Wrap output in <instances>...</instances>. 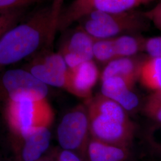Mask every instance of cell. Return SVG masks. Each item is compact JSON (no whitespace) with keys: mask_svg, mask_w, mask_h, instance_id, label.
<instances>
[{"mask_svg":"<svg viewBox=\"0 0 161 161\" xmlns=\"http://www.w3.org/2000/svg\"><path fill=\"white\" fill-rule=\"evenodd\" d=\"M63 0H53L51 6L39 10L25 22L16 24L0 38V72L7 66L31 58L50 49Z\"/></svg>","mask_w":161,"mask_h":161,"instance_id":"1","label":"cell"},{"mask_svg":"<svg viewBox=\"0 0 161 161\" xmlns=\"http://www.w3.org/2000/svg\"><path fill=\"white\" fill-rule=\"evenodd\" d=\"M91 137L108 144L128 148L135 127L120 104L99 94L87 100Z\"/></svg>","mask_w":161,"mask_h":161,"instance_id":"2","label":"cell"},{"mask_svg":"<svg viewBox=\"0 0 161 161\" xmlns=\"http://www.w3.org/2000/svg\"><path fill=\"white\" fill-rule=\"evenodd\" d=\"M4 116L12 139L21 137L41 127H49L54 114L47 98L25 96L4 104Z\"/></svg>","mask_w":161,"mask_h":161,"instance_id":"3","label":"cell"},{"mask_svg":"<svg viewBox=\"0 0 161 161\" xmlns=\"http://www.w3.org/2000/svg\"><path fill=\"white\" fill-rule=\"evenodd\" d=\"M78 22L80 26L96 40L137 34L147 29L150 22L144 12L132 10L116 13L94 12L82 18Z\"/></svg>","mask_w":161,"mask_h":161,"instance_id":"4","label":"cell"},{"mask_svg":"<svg viewBox=\"0 0 161 161\" xmlns=\"http://www.w3.org/2000/svg\"><path fill=\"white\" fill-rule=\"evenodd\" d=\"M57 137L61 149L73 152L82 161H86L91 136L86 106L78 105L64 115L58 125Z\"/></svg>","mask_w":161,"mask_h":161,"instance_id":"5","label":"cell"},{"mask_svg":"<svg viewBox=\"0 0 161 161\" xmlns=\"http://www.w3.org/2000/svg\"><path fill=\"white\" fill-rule=\"evenodd\" d=\"M155 0H73L60 12L58 30L62 31L94 12L123 13Z\"/></svg>","mask_w":161,"mask_h":161,"instance_id":"6","label":"cell"},{"mask_svg":"<svg viewBox=\"0 0 161 161\" xmlns=\"http://www.w3.org/2000/svg\"><path fill=\"white\" fill-rule=\"evenodd\" d=\"M48 94V86L23 68L0 72V103L25 96L46 98Z\"/></svg>","mask_w":161,"mask_h":161,"instance_id":"7","label":"cell"},{"mask_svg":"<svg viewBox=\"0 0 161 161\" xmlns=\"http://www.w3.org/2000/svg\"><path fill=\"white\" fill-rule=\"evenodd\" d=\"M23 68L47 86L66 89L69 69L59 52L44 50L29 59Z\"/></svg>","mask_w":161,"mask_h":161,"instance_id":"8","label":"cell"},{"mask_svg":"<svg viewBox=\"0 0 161 161\" xmlns=\"http://www.w3.org/2000/svg\"><path fill=\"white\" fill-rule=\"evenodd\" d=\"M94 41V39L79 25L64 37L58 52L69 69L93 60Z\"/></svg>","mask_w":161,"mask_h":161,"instance_id":"9","label":"cell"},{"mask_svg":"<svg viewBox=\"0 0 161 161\" xmlns=\"http://www.w3.org/2000/svg\"><path fill=\"white\" fill-rule=\"evenodd\" d=\"M51 138L49 127H41L12 139L14 161H36L42 158L50 147Z\"/></svg>","mask_w":161,"mask_h":161,"instance_id":"10","label":"cell"},{"mask_svg":"<svg viewBox=\"0 0 161 161\" xmlns=\"http://www.w3.org/2000/svg\"><path fill=\"white\" fill-rule=\"evenodd\" d=\"M98 77L99 71L94 60L85 62L74 69H69L66 90L78 97L88 100L92 97V88Z\"/></svg>","mask_w":161,"mask_h":161,"instance_id":"11","label":"cell"},{"mask_svg":"<svg viewBox=\"0 0 161 161\" xmlns=\"http://www.w3.org/2000/svg\"><path fill=\"white\" fill-rule=\"evenodd\" d=\"M132 86L121 77L114 76L102 81L101 92L126 111H132L138 107L140 102L138 96L132 91Z\"/></svg>","mask_w":161,"mask_h":161,"instance_id":"12","label":"cell"},{"mask_svg":"<svg viewBox=\"0 0 161 161\" xmlns=\"http://www.w3.org/2000/svg\"><path fill=\"white\" fill-rule=\"evenodd\" d=\"M144 59L137 56L114 59L106 64L100 76L102 82L111 77L119 76L134 86L138 79L140 66Z\"/></svg>","mask_w":161,"mask_h":161,"instance_id":"13","label":"cell"},{"mask_svg":"<svg viewBox=\"0 0 161 161\" xmlns=\"http://www.w3.org/2000/svg\"><path fill=\"white\" fill-rule=\"evenodd\" d=\"M128 148L104 143L90 137L86 150V161H127Z\"/></svg>","mask_w":161,"mask_h":161,"instance_id":"14","label":"cell"},{"mask_svg":"<svg viewBox=\"0 0 161 161\" xmlns=\"http://www.w3.org/2000/svg\"><path fill=\"white\" fill-rule=\"evenodd\" d=\"M138 80L150 90H161V57L144 58L138 74Z\"/></svg>","mask_w":161,"mask_h":161,"instance_id":"15","label":"cell"},{"mask_svg":"<svg viewBox=\"0 0 161 161\" xmlns=\"http://www.w3.org/2000/svg\"><path fill=\"white\" fill-rule=\"evenodd\" d=\"M117 58L136 56L144 52L146 38L138 34L121 35L113 38Z\"/></svg>","mask_w":161,"mask_h":161,"instance_id":"16","label":"cell"},{"mask_svg":"<svg viewBox=\"0 0 161 161\" xmlns=\"http://www.w3.org/2000/svg\"><path fill=\"white\" fill-rule=\"evenodd\" d=\"M92 54L93 59L105 64L117 58L113 38L94 40Z\"/></svg>","mask_w":161,"mask_h":161,"instance_id":"17","label":"cell"},{"mask_svg":"<svg viewBox=\"0 0 161 161\" xmlns=\"http://www.w3.org/2000/svg\"><path fill=\"white\" fill-rule=\"evenodd\" d=\"M22 10L0 12V38L13 26L17 24Z\"/></svg>","mask_w":161,"mask_h":161,"instance_id":"18","label":"cell"},{"mask_svg":"<svg viewBox=\"0 0 161 161\" xmlns=\"http://www.w3.org/2000/svg\"><path fill=\"white\" fill-rule=\"evenodd\" d=\"M42 0H0V12L21 10L23 8Z\"/></svg>","mask_w":161,"mask_h":161,"instance_id":"19","label":"cell"},{"mask_svg":"<svg viewBox=\"0 0 161 161\" xmlns=\"http://www.w3.org/2000/svg\"><path fill=\"white\" fill-rule=\"evenodd\" d=\"M144 112L150 118L161 123V103L149 97L144 106Z\"/></svg>","mask_w":161,"mask_h":161,"instance_id":"20","label":"cell"},{"mask_svg":"<svg viewBox=\"0 0 161 161\" xmlns=\"http://www.w3.org/2000/svg\"><path fill=\"white\" fill-rule=\"evenodd\" d=\"M144 52L150 57H161V35L146 38Z\"/></svg>","mask_w":161,"mask_h":161,"instance_id":"21","label":"cell"},{"mask_svg":"<svg viewBox=\"0 0 161 161\" xmlns=\"http://www.w3.org/2000/svg\"><path fill=\"white\" fill-rule=\"evenodd\" d=\"M50 159L52 161H82L80 157L74 152L63 149L53 152Z\"/></svg>","mask_w":161,"mask_h":161,"instance_id":"22","label":"cell"},{"mask_svg":"<svg viewBox=\"0 0 161 161\" xmlns=\"http://www.w3.org/2000/svg\"><path fill=\"white\" fill-rule=\"evenodd\" d=\"M147 19L161 32V1L149 10L144 12Z\"/></svg>","mask_w":161,"mask_h":161,"instance_id":"23","label":"cell"},{"mask_svg":"<svg viewBox=\"0 0 161 161\" xmlns=\"http://www.w3.org/2000/svg\"><path fill=\"white\" fill-rule=\"evenodd\" d=\"M148 140L154 147L161 150V123L156 124L150 129Z\"/></svg>","mask_w":161,"mask_h":161,"instance_id":"24","label":"cell"},{"mask_svg":"<svg viewBox=\"0 0 161 161\" xmlns=\"http://www.w3.org/2000/svg\"><path fill=\"white\" fill-rule=\"evenodd\" d=\"M150 97L161 103V90L154 92L150 96Z\"/></svg>","mask_w":161,"mask_h":161,"instance_id":"25","label":"cell"},{"mask_svg":"<svg viewBox=\"0 0 161 161\" xmlns=\"http://www.w3.org/2000/svg\"><path fill=\"white\" fill-rule=\"evenodd\" d=\"M52 161L50 159H42V158H41L40 159H38V160H37V161Z\"/></svg>","mask_w":161,"mask_h":161,"instance_id":"26","label":"cell"},{"mask_svg":"<svg viewBox=\"0 0 161 161\" xmlns=\"http://www.w3.org/2000/svg\"><path fill=\"white\" fill-rule=\"evenodd\" d=\"M0 161H1V159H0Z\"/></svg>","mask_w":161,"mask_h":161,"instance_id":"27","label":"cell"}]
</instances>
